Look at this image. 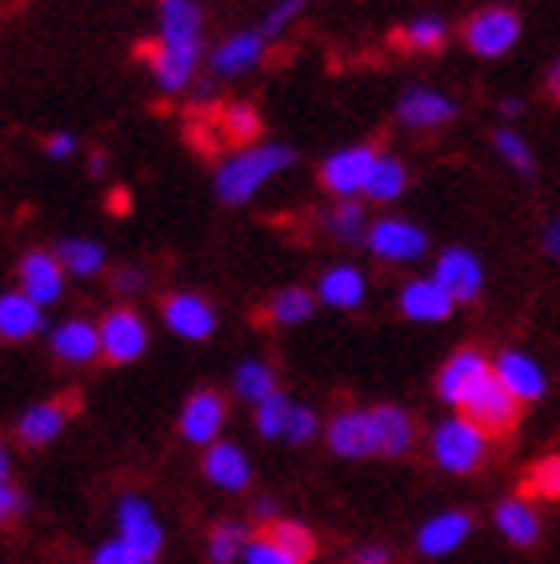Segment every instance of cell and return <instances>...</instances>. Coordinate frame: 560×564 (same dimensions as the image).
Returning <instances> with one entry per match:
<instances>
[{
  "instance_id": "obj_8",
  "label": "cell",
  "mask_w": 560,
  "mask_h": 564,
  "mask_svg": "<svg viewBox=\"0 0 560 564\" xmlns=\"http://www.w3.org/2000/svg\"><path fill=\"white\" fill-rule=\"evenodd\" d=\"M373 169H377V152L373 149H345L336 152V156H329L321 169V185L329 188V193H356V188L368 185V176H373Z\"/></svg>"
},
{
  "instance_id": "obj_43",
  "label": "cell",
  "mask_w": 560,
  "mask_h": 564,
  "mask_svg": "<svg viewBox=\"0 0 560 564\" xmlns=\"http://www.w3.org/2000/svg\"><path fill=\"white\" fill-rule=\"evenodd\" d=\"M316 433V413H309V409H292L289 416V441L292 445H301V441H309V436Z\"/></svg>"
},
{
  "instance_id": "obj_22",
  "label": "cell",
  "mask_w": 560,
  "mask_h": 564,
  "mask_svg": "<svg viewBox=\"0 0 560 564\" xmlns=\"http://www.w3.org/2000/svg\"><path fill=\"white\" fill-rule=\"evenodd\" d=\"M469 529H473V521H469L464 512H444V517H437V521H429L420 529V553L424 556L453 553L456 544L469 536Z\"/></svg>"
},
{
  "instance_id": "obj_7",
  "label": "cell",
  "mask_w": 560,
  "mask_h": 564,
  "mask_svg": "<svg viewBox=\"0 0 560 564\" xmlns=\"http://www.w3.org/2000/svg\"><path fill=\"white\" fill-rule=\"evenodd\" d=\"M517 36H520V17L513 9H485L464 24V41L481 56L508 53V48L517 44Z\"/></svg>"
},
{
  "instance_id": "obj_18",
  "label": "cell",
  "mask_w": 560,
  "mask_h": 564,
  "mask_svg": "<svg viewBox=\"0 0 560 564\" xmlns=\"http://www.w3.org/2000/svg\"><path fill=\"white\" fill-rule=\"evenodd\" d=\"M485 372H488V360L481 357V352H473V348H464V352H456V357L444 365L441 380H437V389H441L444 401L461 404L464 392L473 389V384L485 377Z\"/></svg>"
},
{
  "instance_id": "obj_15",
  "label": "cell",
  "mask_w": 560,
  "mask_h": 564,
  "mask_svg": "<svg viewBox=\"0 0 560 564\" xmlns=\"http://www.w3.org/2000/svg\"><path fill=\"white\" fill-rule=\"evenodd\" d=\"M329 445L333 453L348 456V460H360V456L377 453V436H373V416L368 413H341L329 429Z\"/></svg>"
},
{
  "instance_id": "obj_35",
  "label": "cell",
  "mask_w": 560,
  "mask_h": 564,
  "mask_svg": "<svg viewBox=\"0 0 560 564\" xmlns=\"http://www.w3.org/2000/svg\"><path fill=\"white\" fill-rule=\"evenodd\" d=\"M237 392L245 397V401H269L272 392H277V380H272V369L269 365H260V360H248V365H240L237 372Z\"/></svg>"
},
{
  "instance_id": "obj_32",
  "label": "cell",
  "mask_w": 560,
  "mask_h": 564,
  "mask_svg": "<svg viewBox=\"0 0 560 564\" xmlns=\"http://www.w3.org/2000/svg\"><path fill=\"white\" fill-rule=\"evenodd\" d=\"M56 252H61L56 261L65 264L68 272H76V276H93V272L105 269V249L93 245V240H61Z\"/></svg>"
},
{
  "instance_id": "obj_39",
  "label": "cell",
  "mask_w": 560,
  "mask_h": 564,
  "mask_svg": "<svg viewBox=\"0 0 560 564\" xmlns=\"http://www.w3.org/2000/svg\"><path fill=\"white\" fill-rule=\"evenodd\" d=\"M329 232L341 240H360L365 237V208L356 205V200L336 205L333 213H329Z\"/></svg>"
},
{
  "instance_id": "obj_6",
  "label": "cell",
  "mask_w": 560,
  "mask_h": 564,
  "mask_svg": "<svg viewBox=\"0 0 560 564\" xmlns=\"http://www.w3.org/2000/svg\"><path fill=\"white\" fill-rule=\"evenodd\" d=\"M432 453L449 473H473L485 460V433L469 421H449L432 436Z\"/></svg>"
},
{
  "instance_id": "obj_45",
  "label": "cell",
  "mask_w": 560,
  "mask_h": 564,
  "mask_svg": "<svg viewBox=\"0 0 560 564\" xmlns=\"http://www.w3.org/2000/svg\"><path fill=\"white\" fill-rule=\"evenodd\" d=\"M112 289H117L120 296H137L140 289H144V272L140 269H117L112 272Z\"/></svg>"
},
{
  "instance_id": "obj_21",
  "label": "cell",
  "mask_w": 560,
  "mask_h": 564,
  "mask_svg": "<svg viewBox=\"0 0 560 564\" xmlns=\"http://www.w3.org/2000/svg\"><path fill=\"white\" fill-rule=\"evenodd\" d=\"M53 352L65 365H85L100 352V328L85 325V321H68L53 333Z\"/></svg>"
},
{
  "instance_id": "obj_50",
  "label": "cell",
  "mask_w": 560,
  "mask_h": 564,
  "mask_svg": "<svg viewBox=\"0 0 560 564\" xmlns=\"http://www.w3.org/2000/svg\"><path fill=\"white\" fill-rule=\"evenodd\" d=\"M549 97L560 100V61L552 65V73H549Z\"/></svg>"
},
{
  "instance_id": "obj_27",
  "label": "cell",
  "mask_w": 560,
  "mask_h": 564,
  "mask_svg": "<svg viewBox=\"0 0 560 564\" xmlns=\"http://www.w3.org/2000/svg\"><path fill=\"white\" fill-rule=\"evenodd\" d=\"M260 53H265V36H260V33H240V36H233V41H225L220 48H216L213 68H216V73H225V76L245 73V68L257 65Z\"/></svg>"
},
{
  "instance_id": "obj_42",
  "label": "cell",
  "mask_w": 560,
  "mask_h": 564,
  "mask_svg": "<svg viewBox=\"0 0 560 564\" xmlns=\"http://www.w3.org/2000/svg\"><path fill=\"white\" fill-rule=\"evenodd\" d=\"M93 564H152V561H144L140 553H132L125 541H112V544H105L97 556H93Z\"/></svg>"
},
{
  "instance_id": "obj_36",
  "label": "cell",
  "mask_w": 560,
  "mask_h": 564,
  "mask_svg": "<svg viewBox=\"0 0 560 564\" xmlns=\"http://www.w3.org/2000/svg\"><path fill=\"white\" fill-rule=\"evenodd\" d=\"M245 529L233 521H220L213 532H208V556H213V564H233L240 556V549H245Z\"/></svg>"
},
{
  "instance_id": "obj_48",
  "label": "cell",
  "mask_w": 560,
  "mask_h": 564,
  "mask_svg": "<svg viewBox=\"0 0 560 564\" xmlns=\"http://www.w3.org/2000/svg\"><path fill=\"white\" fill-rule=\"evenodd\" d=\"M353 564H388V553L385 549H360V553L353 556Z\"/></svg>"
},
{
  "instance_id": "obj_31",
  "label": "cell",
  "mask_w": 560,
  "mask_h": 564,
  "mask_svg": "<svg viewBox=\"0 0 560 564\" xmlns=\"http://www.w3.org/2000/svg\"><path fill=\"white\" fill-rule=\"evenodd\" d=\"M360 296H365V281H360V272H356V269L324 272L321 301L336 304V308H353V304H360Z\"/></svg>"
},
{
  "instance_id": "obj_16",
  "label": "cell",
  "mask_w": 560,
  "mask_h": 564,
  "mask_svg": "<svg viewBox=\"0 0 560 564\" xmlns=\"http://www.w3.org/2000/svg\"><path fill=\"white\" fill-rule=\"evenodd\" d=\"M257 541H269L272 549H280L297 564H309L316 556V536L297 521H265L257 529Z\"/></svg>"
},
{
  "instance_id": "obj_3",
  "label": "cell",
  "mask_w": 560,
  "mask_h": 564,
  "mask_svg": "<svg viewBox=\"0 0 560 564\" xmlns=\"http://www.w3.org/2000/svg\"><path fill=\"white\" fill-rule=\"evenodd\" d=\"M140 53L149 56V68L164 93H181V88L193 80L196 56H201V41H164L161 36V41L144 44Z\"/></svg>"
},
{
  "instance_id": "obj_4",
  "label": "cell",
  "mask_w": 560,
  "mask_h": 564,
  "mask_svg": "<svg viewBox=\"0 0 560 564\" xmlns=\"http://www.w3.org/2000/svg\"><path fill=\"white\" fill-rule=\"evenodd\" d=\"M76 413H80V392L76 389L65 392V397H53V401L36 404V409H29V413L21 416L17 441H21L24 448H44L49 441L61 436V429H65Z\"/></svg>"
},
{
  "instance_id": "obj_40",
  "label": "cell",
  "mask_w": 560,
  "mask_h": 564,
  "mask_svg": "<svg viewBox=\"0 0 560 564\" xmlns=\"http://www.w3.org/2000/svg\"><path fill=\"white\" fill-rule=\"evenodd\" d=\"M496 149H500V156H505L513 169L532 173V152H528V144L520 141L517 132H496Z\"/></svg>"
},
{
  "instance_id": "obj_12",
  "label": "cell",
  "mask_w": 560,
  "mask_h": 564,
  "mask_svg": "<svg viewBox=\"0 0 560 564\" xmlns=\"http://www.w3.org/2000/svg\"><path fill=\"white\" fill-rule=\"evenodd\" d=\"M21 284H24V296L44 304H53L65 289V276H61V261H56L53 252H29L21 261Z\"/></svg>"
},
{
  "instance_id": "obj_9",
  "label": "cell",
  "mask_w": 560,
  "mask_h": 564,
  "mask_svg": "<svg viewBox=\"0 0 560 564\" xmlns=\"http://www.w3.org/2000/svg\"><path fill=\"white\" fill-rule=\"evenodd\" d=\"M120 541L129 544L132 553L144 556V561H157L164 536H161V524L152 521V512L144 500H137V497L120 500Z\"/></svg>"
},
{
  "instance_id": "obj_46",
  "label": "cell",
  "mask_w": 560,
  "mask_h": 564,
  "mask_svg": "<svg viewBox=\"0 0 560 564\" xmlns=\"http://www.w3.org/2000/svg\"><path fill=\"white\" fill-rule=\"evenodd\" d=\"M21 509H24V497H21V492L12 489V485H0V524L12 521V517H17Z\"/></svg>"
},
{
  "instance_id": "obj_20",
  "label": "cell",
  "mask_w": 560,
  "mask_h": 564,
  "mask_svg": "<svg viewBox=\"0 0 560 564\" xmlns=\"http://www.w3.org/2000/svg\"><path fill=\"white\" fill-rule=\"evenodd\" d=\"M208 124L216 129V144H248L257 141L260 117L252 105H225L208 112Z\"/></svg>"
},
{
  "instance_id": "obj_52",
  "label": "cell",
  "mask_w": 560,
  "mask_h": 564,
  "mask_svg": "<svg viewBox=\"0 0 560 564\" xmlns=\"http://www.w3.org/2000/svg\"><path fill=\"white\" fill-rule=\"evenodd\" d=\"M88 173H93V176L105 173V156H100V152H93V161H88Z\"/></svg>"
},
{
  "instance_id": "obj_30",
  "label": "cell",
  "mask_w": 560,
  "mask_h": 564,
  "mask_svg": "<svg viewBox=\"0 0 560 564\" xmlns=\"http://www.w3.org/2000/svg\"><path fill=\"white\" fill-rule=\"evenodd\" d=\"M496 524L505 532L513 544H532L537 541V512L528 509L525 500H505L500 509H496Z\"/></svg>"
},
{
  "instance_id": "obj_1",
  "label": "cell",
  "mask_w": 560,
  "mask_h": 564,
  "mask_svg": "<svg viewBox=\"0 0 560 564\" xmlns=\"http://www.w3.org/2000/svg\"><path fill=\"white\" fill-rule=\"evenodd\" d=\"M292 164V149H280V144H269V149H248L240 156L216 173V196L225 200V205H245L248 196L257 193L269 176H277L280 169H289Z\"/></svg>"
},
{
  "instance_id": "obj_13",
  "label": "cell",
  "mask_w": 560,
  "mask_h": 564,
  "mask_svg": "<svg viewBox=\"0 0 560 564\" xmlns=\"http://www.w3.org/2000/svg\"><path fill=\"white\" fill-rule=\"evenodd\" d=\"M437 284H441L453 301H473V296L481 293V264H476L473 252H464V249L444 252L441 264H437Z\"/></svg>"
},
{
  "instance_id": "obj_33",
  "label": "cell",
  "mask_w": 560,
  "mask_h": 564,
  "mask_svg": "<svg viewBox=\"0 0 560 564\" xmlns=\"http://www.w3.org/2000/svg\"><path fill=\"white\" fill-rule=\"evenodd\" d=\"M392 44H397V48H405V53H437V48L444 44V24L441 21L405 24V29H397Z\"/></svg>"
},
{
  "instance_id": "obj_34",
  "label": "cell",
  "mask_w": 560,
  "mask_h": 564,
  "mask_svg": "<svg viewBox=\"0 0 560 564\" xmlns=\"http://www.w3.org/2000/svg\"><path fill=\"white\" fill-rule=\"evenodd\" d=\"M313 293H304V289H284L269 301V321L277 325H301L304 316H313Z\"/></svg>"
},
{
  "instance_id": "obj_26",
  "label": "cell",
  "mask_w": 560,
  "mask_h": 564,
  "mask_svg": "<svg viewBox=\"0 0 560 564\" xmlns=\"http://www.w3.org/2000/svg\"><path fill=\"white\" fill-rule=\"evenodd\" d=\"M496 377L505 380V389L513 392L517 401H537L540 392H545V377H540V369L528 357H520V352H505Z\"/></svg>"
},
{
  "instance_id": "obj_14",
  "label": "cell",
  "mask_w": 560,
  "mask_h": 564,
  "mask_svg": "<svg viewBox=\"0 0 560 564\" xmlns=\"http://www.w3.org/2000/svg\"><path fill=\"white\" fill-rule=\"evenodd\" d=\"M368 245H373L377 257H388V261H412V257L424 252V232L405 225V220H380L368 232Z\"/></svg>"
},
{
  "instance_id": "obj_41",
  "label": "cell",
  "mask_w": 560,
  "mask_h": 564,
  "mask_svg": "<svg viewBox=\"0 0 560 564\" xmlns=\"http://www.w3.org/2000/svg\"><path fill=\"white\" fill-rule=\"evenodd\" d=\"M304 9V0H280L277 9L269 12V21H265V29H260V36H277L280 29H284V24L292 21V17H297V12Z\"/></svg>"
},
{
  "instance_id": "obj_17",
  "label": "cell",
  "mask_w": 560,
  "mask_h": 564,
  "mask_svg": "<svg viewBox=\"0 0 560 564\" xmlns=\"http://www.w3.org/2000/svg\"><path fill=\"white\" fill-rule=\"evenodd\" d=\"M44 328V313L41 304L29 301L24 293H9L0 296V337L4 340H24Z\"/></svg>"
},
{
  "instance_id": "obj_23",
  "label": "cell",
  "mask_w": 560,
  "mask_h": 564,
  "mask_svg": "<svg viewBox=\"0 0 560 564\" xmlns=\"http://www.w3.org/2000/svg\"><path fill=\"white\" fill-rule=\"evenodd\" d=\"M400 308H405L412 321H444V316L453 313V296L444 293L437 281H417L405 289Z\"/></svg>"
},
{
  "instance_id": "obj_47",
  "label": "cell",
  "mask_w": 560,
  "mask_h": 564,
  "mask_svg": "<svg viewBox=\"0 0 560 564\" xmlns=\"http://www.w3.org/2000/svg\"><path fill=\"white\" fill-rule=\"evenodd\" d=\"M76 149V137L73 132H61V137H49V156H56V161H65L68 152Z\"/></svg>"
},
{
  "instance_id": "obj_29",
  "label": "cell",
  "mask_w": 560,
  "mask_h": 564,
  "mask_svg": "<svg viewBox=\"0 0 560 564\" xmlns=\"http://www.w3.org/2000/svg\"><path fill=\"white\" fill-rule=\"evenodd\" d=\"M201 9L193 0H161V36L164 41H201Z\"/></svg>"
},
{
  "instance_id": "obj_19",
  "label": "cell",
  "mask_w": 560,
  "mask_h": 564,
  "mask_svg": "<svg viewBox=\"0 0 560 564\" xmlns=\"http://www.w3.org/2000/svg\"><path fill=\"white\" fill-rule=\"evenodd\" d=\"M373 416V436H377V453L380 456H400L409 453L412 445V421L392 404H380V409H368Z\"/></svg>"
},
{
  "instance_id": "obj_10",
  "label": "cell",
  "mask_w": 560,
  "mask_h": 564,
  "mask_svg": "<svg viewBox=\"0 0 560 564\" xmlns=\"http://www.w3.org/2000/svg\"><path fill=\"white\" fill-rule=\"evenodd\" d=\"M164 325L173 328L176 337H189V340H205L213 337L216 328V316L208 308V301L193 293H176L164 301Z\"/></svg>"
},
{
  "instance_id": "obj_49",
  "label": "cell",
  "mask_w": 560,
  "mask_h": 564,
  "mask_svg": "<svg viewBox=\"0 0 560 564\" xmlns=\"http://www.w3.org/2000/svg\"><path fill=\"white\" fill-rule=\"evenodd\" d=\"M545 245H549V252H552V257H560V220L549 228V232H545Z\"/></svg>"
},
{
  "instance_id": "obj_25",
  "label": "cell",
  "mask_w": 560,
  "mask_h": 564,
  "mask_svg": "<svg viewBox=\"0 0 560 564\" xmlns=\"http://www.w3.org/2000/svg\"><path fill=\"white\" fill-rule=\"evenodd\" d=\"M400 120L412 124V129H424V124H444L453 117V100H444L441 93H429V88H412L409 97L400 100Z\"/></svg>"
},
{
  "instance_id": "obj_24",
  "label": "cell",
  "mask_w": 560,
  "mask_h": 564,
  "mask_svg": "<svg viewBox=\"0 0 560 564\" xmlns=\"http://www.w3.org/2000/svg\"><path fill=\"white\" fill-rule=\"evenodd\" d=\"M205 477L213 480V485H220V489L240 492L248 485V460L240 456V448L213 445L205 453Z\"/></svg>"
},
{
  "instance_id": "obj_2",
  "label": "cell",
  "mask_w": 560,
  "mask_h": 564,
  "mask_svg": "<svg viewBox=\"0 0 560 564\" xmlns=\"http://www.w3.org/2000/svg\"><path fill=\"white\" fill-rule=\"evenodd\" d=\"M461 421L476 424L485 436H508L520 421V401L505 389V380L485 372L461 397Z\"/></svg>"
},
{
  "instance_id": "obj_51",
  "label": "cell",
  "mask_w": 560,
  "mask_h": 564,
  "mask_svg": "<svg viewBox=\"0 0 560 564\" xmlns=\"http://www.w3.org/2000/svg\"><path fill=\"white\" fill-rule=\"evenodd\" d=\"M0 485H9V453L0 445Z\"/></svg>"
},
{
  "instance_id": "obj_37",
  "label": "cell",
  "mask_w": 560,
  "mask_h": 564,
  "mask_svg": "<svg viewBox=\"0 0 560 564\" xmlns=\"http://www.w3.org/2000/svg\"><path fill=\"white\" fill-rule=\"evenodd\" d=\"M405 181H409V176H405V164L400 161H377L365 193L373 196V200H392V196L405 193Z\"/></svg>"
},
{
  "instance_id": "obj_11",
  "label": "cell",
  "mask_w": 560,
  "mask_h": 564,
  "mask_svg": "<svg viewBox=\"0 0 560 564\" xmlns=\"http://www.w3.org/2000/svg\"><path fill=\"white\" fill-rule=\"evenodd\" d=\"M220 429H225V401L213 389H201L196 397H189L181 413V433L196 445H208V441H216Z\"/></svg>"
},
{
  "instance_id": "obj_5",
  "label": "cell",
  "mask_w": 560,
  "mask_h": 564,
  "mask_svg": "<svg viewBox=\"0 0 560 564\" xmlns=\"http://www.w3.org/2000/svg\"><path fill=\"white\" fill-rule=\"evenodd\" d=\"M149 345V328L132 308H112L100 321V352L108 365H132Z\"/></svg>"
},
{
  "instance_id": "obj_28",
  "label": "cell",
  "mask_w": 560,
  "mask_h": 564,
  "mask_svg": "<svg viewBox=\"0 0 560 564\" xmlns=\"http://www.w3.org/2000/svg\"><path fill=\"white\" fill-rule=\"evenodd\" d=\"M520 497L528 500H560V453L540 456L520 477Z\"/></svg>"
},
{
  "instance_id": "obj_38",
  "label": "cell",
  "mask_w": 560,
  "mask_h": 564,
  "mask_svg": "<svg viewBox=\"0 0 560 564\" xmlns=\"http://www.w3.org/2000/svg\"><path fill=\"white\" fill-rule=\"evenodd\" d=\"M289 416H292V404L280 397V392H272L269 401L257 404V429L260 436H284L289 433Z\"/></svg>"
},
{
  "instance_id": "obj_44",
  "label": "cell",
  "mask_w": 560,
  "mask_h": 564,
  "mask_svg": "<svg viewBox=\"0 0 560 564\" xmlns=\"http://www.w3.org/2000/svg\"><path fill=\"white\" fill-rule=\"evenodd\" d=\"M248 564H297V561L284 556L280 549H272L269 541H257V536H252V544H248Z\"/></svg>"
}]
</instances>
